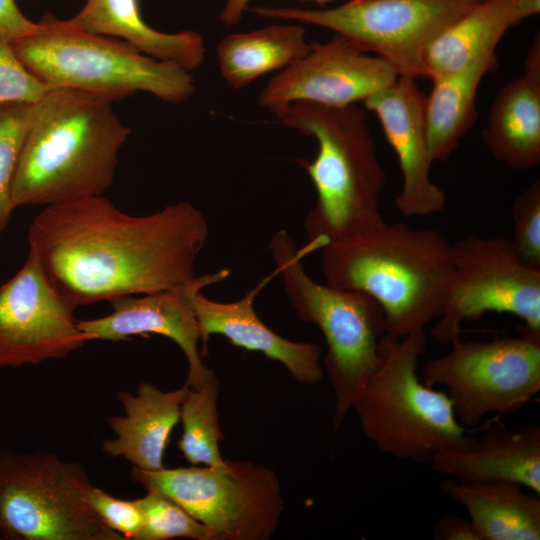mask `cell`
Returning <instances> with one entry per match:
<instances>
[{"label":"cell","instance_id":"cell-1","mask_svg":"<svg viewBox=\"0 0 540 540\" xmlns=\"http://www.w3.org/2000/svg\"><path fill=\"white\" fill-rule=\"evenodd\" d=\"M208 235L189 202L136 216L98 195L44 207L27 241L52 284L78 307L189 284Z\"/></svg>","mask_w":540,"mask_h":540},{"label":"cell","instance_id":"cell-2","mask_svg":"<svg viewBox=\"0 0 540 540\" xmlns=\"http://www.w3.org/2000/svg\"><path fill=\"white\" fill-rule=\"evenodd\" d=\"M129 135L111 101L51 88L34 103L14 176L13 208L103 195Z\"/></svg>","mask_w":540,"mask_h":540},{"label":"cell","instance_id":"cell-3","mask_svg":"<svg viewBox=\"0 0 540 540\" xmlns=\"http://www.w3.org/2000/svg\"><path fill=\"white\" fill-rule=\"evenodd\" d=\"M326 284L372 297L387 335L402 338L437 319L452 276L451 243L434 229L387 224L322 249Z\"/></svg>","mask_w":540,"mask_h":540},{"label":"cell","instance_id":"cell-4","mask_svg":"<svg viewBox=\"0 0 540 540\" xmlns=\"http://www.w3.org/2000/svg\"><path fill=\"white\" fill-rule=\"evenodd\" d=\"M278 120L317 142L314 159L298 160L316 191L304 221L307 244L322 250L385 223L380 198L387 177L363 109L296 102Z\"/></svg>","mask_w":540,"mask_h":540},{"label":"cell","instance_id":"cell-5","mask_svg":"<svg viewBox=\"0 0 540 540\" xmlns=\"http://www.w3.org/2000/svg\"><path fill=\"white\" fill-rule=\"evenodd\" d=\"M22 64L53 88L75 89L122 100L146 92L181 103L195 92L190 71L143 54L129 43L89 33L45 13L38 29L11 43Z\"/></svg>","mask_w":540,"mask_h":540},{"label":"cell","instance_id":"cell-6","mask_svg":"<svg viewBox=\"0 0 540 540\" xmlns=\"http://www.w3.org/2000/svg\"><path fill=\"white\" fill-rule=\"evenodd\" d=\"M269 249L285 293L298 317L322 332L327 351L322 364L334 395L333 426L339 428L384 355L387 335L380 305L369 295L314 281L299 249L285 230L270 239Z\"/></svg>","mask_w":540,"mask_h":540},{"label":"cell","instance_id":"cell-7","mask_svg":"<svg viewBox=\"0 0 540 540\" xmlns=\"http://www.w3.org/2000/svg\"><path fill=\"white\" fill-rule=\"evenodd\" d=\"M425 351L424 328L402 338L386 335L382 362L352 405L363 434L381 452L420 463L471 439L446 392L418 376Z\"/></svg>","mask_w":540,"mask_h":540},{"label":"cell","instance_id":"cell-8","mask_svg":"<svg viewBox=\"0 0 540 540\" xmlns=\"http://www.w3.org/2000/svg\"><path fill=\"white\" fill-rule=\"evenodd\" d=\"M83 465L48 451L0 450V539L125 540L91 506Z\"/></svg>","mask_w":540,"mask_h":540},{"label":"cell","instance_id":"cell-9","mask_svg":"<svg viewBox=\"0 0 540 540\" xmlns=\"http://www.w3.org/2000/svg\"><path fill=\"white\" fill-rule=\"evenodd\" d=\"M132 479L163 494L206 526L215 540H268L284 510L280 480L269 467L246 460L154 471L132 467Z\"/></svg>","mask_w":540,"mask_h":540},{"label":"cell","instance_id":"cell-10","mask_svg":"<svg viewBox=\"0 0 540 540\" xmlns=\"http://www.w3.org/2000/svg\"><path fill=\"white\" fill-rule=\"evenodd\" d=\"M481 0H348L323 9L248 7L258 16L330 29L389 62L398 75L426 78L433 41Z\"/></svg>","mask_w":540,"mask_h":540},{"label":"cell","instance_id":"cell-11","mask_svg":"<svg viewBox=\"0 0 540 540\" xmlns=\"http://www.w3.org/2000/svg\"><path fill=\"white\" fill-rule=\"evenodd\" d=\"M451 350L427 362L422 381L446 388L459 423L471 429L490 414L515 413L540 392V334L451 342Z\"/></svg>","mask_w":540,"mask_h":540},{"label":"cell","instance_id":"cell-12","mask_svg":"<svg viewBox=\"0 0 540 540\" xmlns=\"http://www.w3.org/2000/svg\"><path fill=\"white\" fill-rule=\"evenodd\" d=\"M452 276L431 329L440 344L460 337L461 325L485 313H508L522 330L540 334V269L525 264L503 237L467 236L451 244Z\"/></svg>","mask_w":540,"mask_h":540},{"label":"cell","instance_id":"cell-13","mask_svg":"<svg viewBox=\"0 0 540 540\" xmlns=\"http://www.w3.org/2000/svg\"><path fill=\"white\" fill-rule=\"evenodd\" d=\"M76 308L28 251L24 265L0 286V368L61 359L81 348L87 340Z\"/></svg>","mask_w":540,"mask_h":540},{"label":"cell","instance_id":"cell-14","mask_svg":"<svg viewBox=\"0 0 540 540\" xmlns=\"http://www.w3.org/2000/svg\"><path fill=\"white\" fill-rule=\"evenodd\" d=\"M398 76L385 59L335 35L325 43H312L305 57L271 78L258 103L277 118L296 102L349 106L391 85Z\"/></svg>","mask_w":540,"mask_h":540},{"label":"cell","instance_id":"cell-15","mask_svg":"<svg viewBox=\"0 0 540 540\" xmlns=\"http://www.w3.org/2000/svg\"><path fill=\"white\" fill-rule=\"evenodd\" d=\"M228 269L196 277L187 285L140 297L124 296L111 301L109 315L77 321L86 340L119 342L131 336L157 334L171 339L184 353L188 373L186 384L196 388L215 372L204 365L198 349L199 325L192 296L205 287L224 280Z\"/></svg>","mask_w":540,"mask_h":540},{"label":"cell","instance_id":"cell-16","mask_svg":"<svg viewBox=\"0 0 540 540\" xmlns=\"http://www.w3.org/2000/svg\"><path fill=\"white\" fill-rule=\"evenodd\" d=\"M426 95L416 79L401 76L363 101L374 112L394 150L402 173L397 210L405 217H423L443 211L445 193L430 177V158L425 122Z\"/></svg>","mask_w":540,"mask_h":540},{"label":"cell","instance_id":"cell-17","mask_svg":"<svg viewBox=\"0 0 540 540\" xmlns=\"http://www.w3.org/2000/svg\"><path fill=\"white\" fill-rule=\"evenodd\" d=\"M271 277L264 279L237 301H214L201 291L193 294L192 306L203 349L205 351L211 335H221L236 347L261 353L279 362L299 384L315 386L325 376L321 361L322 348L316 343L296 342L282 337L268 327L255 311L254 299Z\"/></svg>","mask_w":540,"mask_h":540},{"label":"cell","instance_id":"cell-18","mask_svg":"<svg viewBox=\"0 0 540 540\" xmlns=\"http://www.w3.org/2000/svg\"><path fill=\"white\" fill-rule=\"evenodd\" d=\"M481 430L479 438L436 454L432 469L463 482H508L540 494V426L512 430L495 417Z\"/></svg>","mask_w":540,"mask_h":540},{"label":"cell","instance_id":"cell-19","mask_svg":"<svg viewBox=\"0 0 540 540\" xmlns=\"http://www.w3.org/2000/svg\"><path fill=\"white\" fill-rule=\"evenodd\" d=\"M189 389L185 383L164 391L142 382L135 394L119 391L116 397L124 414L108 417L114 437L102 441L103 452L111 458L121 457L141 470L162 469L170 435L180 421L181 405Z\"/></svg>","mask_w":540,"mask_h":540},{"label":"cell","instance_id":"cell-20","mask_svg":"<svg viewBox=\"0 0 540 540\" xmlns=\"http://www.w3.org/2000/svg\"><path fill=\"white\" fill-rule=\"evenodd\" d=\"M482 137L492 155L523 170L540 162V41L535 37L521 76L496 95Z\"/></svg>","mask_w":540,"mask_h":540},{"label":"cell","instance_id":"cell-21","mask_svg":"<svg viewBox=\"0 0 540 540\" xmlns=\"http://www.w3.org/2000/svg\"><path fill=\"white\" fill-rule=\"evenodd\" d=\"M67 22L89 33L121 39L145 55L190 72L205 59L204 39L198 32L156 30L143 19L138 0H87Z\"/></svg>","mask_w":540,"mask_h":540},{"label":"cell","instance_id":"cell-22","mask_svg":"<svg viewBox=\"0 0 540 540\" xmlns=\"http://www.w3.org/2000/svg\"><path fill=\"white\" fill-rule=\"evenodd\" d=\"M530 16L526 0H481L429 46L426 78L459 71L496 51L505 32Z\"/></svg>","mask_w":540,"mask_h":540},{"label":"cell","instance_id":"cell-23","mask_svg":"<svg viewBox=\"0 0 540 540\" xmlns=\"http://www.w3.org/2000/svg\"><path fill=\"white\" fill-rule=\"evenodd\" d=\"M441 489L467 511L481 540L540 539V494L514 483L455 478L445 480Z\"/></svg>","mask_w":540,"mask_h":540},{"label":"cell","instance_id":"cell-24","mask_svg":"<svg viewBox=\"0 0 540 540\" xmlns=\"http://www.w3.org/2000/svg\"><path fill=\"white\" fill-rule=\"evenodd\" d=\"M498 65L496 51L459 71L431 79L425 98L428 151L435 161H447L477 118L476 95L484 76Z\"/></svg>","mask_w":540,"mask_h":540},{"label":"cell","instance_id":"cell-25","mask_svg":"<svg viewBox=\"0 0 540 540\" xmlns=\"http://www.w3.org/2000/svg\"><path fill=\"white\" fill-rule=\"evenodd\" d=\"M301 26L270 24L223 37L216 46L220 73L226 83L241 89L260 76L284 70L310 51Z\"/></svg>","mask_w":540,"mask_h":540},{"label":"cell","instance_id":"cell-26","mask_svg":"<svg viewBox=\"0 0 540 540\" xmlns=\"http://www.w3.org/2000/svg\"><path fill=\"white\" fill-rule=\"evenodd\" d=\"M219 381L214 374L204 384L190 388L180 410L182 434L178 448L191 465L219 466L224 459L219 442L224 439L218 412Z\"/></svg>","mask_w":540,"mask_h":540},{"label":"cell","instance_id":"cell-27","mask_svg":"<svg viewBox=\"0 0 540 540\" xmlns=\"http://www.w3.org/2000/svg\"><path fill=\"white\" fill-rule=\"evenodd\" d=\"M34 104L0 105V234L10 222L14 176Z\"/></svg>","mask_w":540,"mask_h":540},{"label":"cell","instance_id":"cell-28","mask_svg":"<svg viewBox=\"0 0 540 540\" xmlns=\"http://www.w3.org/2000/svg\"><path fill=\"white\" fill-rule=\"evenodd\" d=\"M144 526L138 540H215L212 532L169 497L154 492L136 499Z\"/></svg>","mask_w":540,"mask_h":540},{"label":"cell","instance_id":"cell-29","mask_svg":"<svg viewBox=\"0 0 540 540\" xmlns=\"http://www.w3.org/2000/svg\"><path fill=\"white\" fill-rule=\"evenodd\" d=\"M512 246L528 266L540 269V181L535 180L515 199L512 206Z\"/></svg>","mask_w":540,"mask_h":540},{"label":"cell","instance_id":"cell-30","mask_svg":"<svg viewBox=\"0 0 540 540\" xmlns=\"http://www.w3.org/2000/svg\"><path fill=\"white\" fill-rule=\"evenodd\" d=\"M51 88L22 64L11 43L0 36V105L34 104Z\"/></svg>","mask_w":540,"mask_h":540},{"label":"cell","instance_id":"cell-31","mask_svg":"<svg viewBox=\"0 0 540 540\" xmlns=\"http://www.w3.org/2000/svg\"><path fill=\"white\" fill-rule=\"evenodd\" d=\"M89 500L97 516L125 540H138L144 526L143 512L135 500H123L94 486Z\"/></svg>","mask_w":540,"mask_h":540},{"label":"cell","instance_id":"cell-32","mask_svg":"<svg viewBox=\"0 0 540 540\" xmlns=\"http://www.w3.org/2000/svg\"><path fill=\"white\" fill-rule=\"evenodd\" d=\"M38 22L27 18L15 0H0V36L10 43L33 34Z\"/></svg>","mask_w":540,"mask_h":540},{"label":"cell","instance_id":"cell-33","mask_svg":"<svg viewBox=\"0 0 540 540\" xmlns=\"http://www.w3.org/2000/svg\"><path fill=\"white\" fill-rule=\"evenodd\" d=\"M433 538L436 540H481L469 519L450 514L436 521Z\"/></svg>","mask_w":540,"mask_h":540},{"label":"cell","instance_id":"cell-34","mask_svg":"<svg viewBox=\"0 0 540 540\" xmlns=\"http://www.w3.org/2000/svg\"><path fill=\"white\" fill-rule=\"evenodd\" d=\"M324 7L326 4L335 0H312ZM250 0H226L222 8L219 20L226 25H235L239 23L245 11H247Z\"/></svg>","mask_w":540,"mask_h":540}]
</instances>
